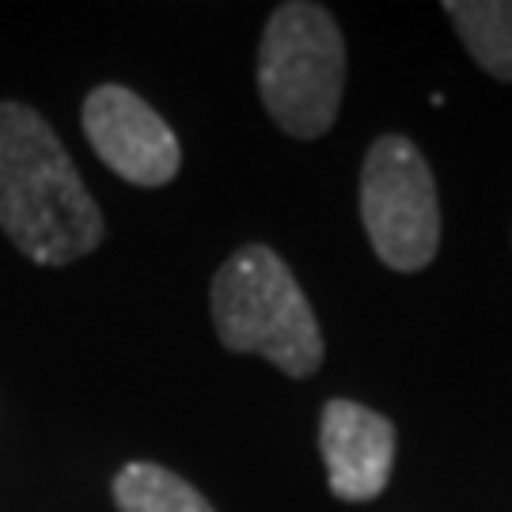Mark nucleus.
<instances>
[{
  "label": "nucleus",
  "mask_w": 512,
  "mask_h": 512,
  "mask_svg": "<svg viewBox=\"0 0 512 512\" xmlns=\"http://www.w3.org/2000/svg\"><path fill=\"white\" fill-rule=\"evenodd\" d=\"M346 38L323 4L289 0L266 19L258 46L262 107L289 137H323L342 107Z\"/></svg>",
  "instance_id": "obj_3"
},
{
  "label": "nucleus",
  "mask_w": 512,
  "mask_h": 512,
  "mask_svg": "<svg viewBox=\"0 0 512 512\" xmlns=\"http://www.w3.org/2000/svg\"><path fill=\"white\" fill-rule=\"evenodd\" d=\"M80 122L95 156L133 186H167L183 167L175 129L137 92L122 84H99L88 92Z\"/></svg>",
  "instance_id": "obj_5"
},
{
  "label": "nucleus",
  "mask_w": 512,
  "mask_h": 512,
  "mask_svg": "<svg viewBox=\"0 0 512 512\" xmlns=\"http://www.w3.org/2000/svg\"><path fill=\"white\" fill-rule=\"evenodd\" d=\"M444 16L486 73L512 80V0H448Z\"/></svg>",
  "instance_id": "obj_7"
},
{
  "label": "nucleus",
  "mask_w": 512,
  "mask_h": 512,
  "mask_svg": "<svg viewBox=\"0 0 512 512\" xmlns=\"http://www.w3.org/2000/svg\"><path fill=\"white\" fill-rule=\"evenodd\" d=\"M361 220L387 270H425L440 247V202L433 171L414 141L387 133L361 167Z\"/></svg>",
  "instance_id": "obj_4"
},
{
  "label": "nucleus",
  "mask_w": 512,
  "mask_h": 512,
  "mask_svg": "<svg viewBox=\"0 0 512 512\" xmlns=\"http://www.w3.org/2000/svg\"><path fill=\"white\" fill-rule=\"evenodd\" d=\"M118 512H217L186 478L160 463H126L114 475Z\"/></svg>",
  "instance_id": "obj_8"
},
{
  "label": "nucleus",
  "mask_w": 512,
  "mask_h": 512,
  "mask_svg": "<svg viewBox=\"0 0 512 512\" xmlns=\"http://www.w3.org/2000/svg\"><path fill=\"white\" fill-rule=\"evenodd\" d=\"M213 327L224 349L266 357L285 376L304 380L323 365V334L285 258L247 243L213 277Z\"/></svg>",
  "instance_id": "obj_2"
},
{
  "label": "nucleus",
  "mask_w": 512,
  "mask_h": 512,
  "mask_svg": "<svg viewBox=\"0 0 512 512\" xmlns=\"http://www.w3.org/2000/svg\"><path fill=\"white\" fill-rule=\"evenodd\" d=\"M0 228L35 266H69L107 232L54 126L16 99L0 103Z\"/></svg>",
  "instance_id": "obj_1"
},
{
  "label": "nucleus",
  "mask_w": 512,
  "mask_h": 512,
  "mask_svg": "<svg viewBox=\"0 0 512 512\" xmlns=\"http://www.w3.org/2000/svg\"><path fill=\"white\" fill-rule=\"evenodd\" d=\"M319 452L327 486L338 501H372L384 494L395 467V425L349 399H334L319 418Z\"/></svg>",
  "instance_id": "obj_6"
}]
</instances>
